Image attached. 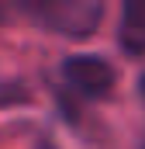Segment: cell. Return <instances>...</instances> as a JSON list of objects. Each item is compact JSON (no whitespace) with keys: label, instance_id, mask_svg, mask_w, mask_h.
I'll return each instance as SVG.
<instances>
[{"label":"cell","instance_id":"cell-3","mask_svg":"<svg viewBox=\"0 0 145 149\" xmlns=\"http://www.w3.org/2000/svg\"><path fill=\"white\" fill-rule=\"evenodd\" d=\"M117 45L128 56H145V0H128L117 17Z\"/></svg>","mask_w":145,"mask_h":149},{"label":"cell","instance_id":"cell-1","mask_svg":"<svg viewBox=\"0 0 145 149\" xmlns=\"http://www.w3.org/2000/svg\"><path fill=\"white\" fill-rule=\"evenodd\" d=\"M24 10L41 28L59 31V35H72V38L90 35L104 14V7L93 0H38V3H28Z\"/></svg>","mask_w":145,"mask_h":149},{"label":"cell","instance_id":"cell-2","mask_svg":"<svg viewBox=\"0 0 145 149\" xmlns=\"http://www.w3.org/2000/svg\"><path fill=\"white\" fill-rule=\"evenodd\" d=\"M62 80L72 94L86 97V101H97V97H107L114 90V66H110L104 56L97 52H76V56H66L62 63Z\"/></svg>","mask_w":145,"mask_h":149}]
</instances>
